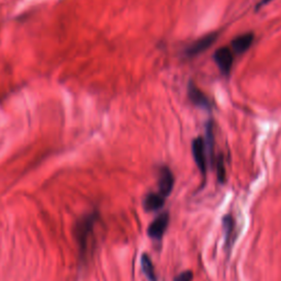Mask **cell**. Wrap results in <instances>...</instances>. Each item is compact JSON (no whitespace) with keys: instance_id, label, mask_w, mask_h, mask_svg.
Returning a JSON list of instances; mask_svg holds the SVG:
<instances>
[{"instance_id":"obj_1","label":"cell","mask_w":281,"mask_h":281,"mask_svg":"<svg viewBox=\"0 0 281 281\" xmlns=\"http://www.w3.org/2000/svg\"><path fill=\"white\" fill-rule=\"evenodd\" d=\"M98 221L97 212H92L82 216L75 226V238L78 243L80 257L85 258L89 250L96 223Z\"/></svg>"},{"instance_id":"obj_2","label":"cell","mask_w":281,"mask_h":281,"mask_svg":"<svg viewBox=\"0 0 281 281\" xmlns=\"http://www.w3.org/2000/svg\"><path fill=\"white\" fill-rule=\"evenodd\" d=\"M170 213L164 212L162 213L160 216H157L155 220L150 223V226H148V235L152 238L160 240L164 236L166 230L168 228V224H170Z\"/></svg>"},{"instance_id":"obj_3","label":"cell","mask_w":281,"mask_h":281,"mask_svg":"<svg viewBox=\"0 0 281 281\" xmlns=\"http://www.w3.org/2000/svg\"><path fill=\"white\" fill-rule=\"evenodd\" d=\"M192 155L200 172L204 175L206 172V142L201 138H196L192 142Z\"/></svg>"},{"instance_id":"obj_4","label":"cell","mask_w":281,"mask_h":281,"mask_svg":"<svg viewBox=\"0 0 281 281\" xmlns=\"http://www.w3.org/2000/svg\"><path fill=\"white\" fill-rule=\"evenodd\" d=\"M218 38L216 33H210V34L204 36V38H199L196 42H194L189 48L186 50V56L188 58H194L196 55L201 54L204 50L209 48L213 43L216 42Z\"/></svg>"},{"instance_id":"obj_5","label":"cell","mask_w":281,"mask_h":281,"mask_svg":"<svg viewBox=\"0 0 281 281\" xmlns=\"http://www.w3.org/2000/svg\"><path fill=\"white\" fill-rule=\"evenodd\" d=\"M214 60L223 74H230L233 65V53L228 48H220L214 54Z\"/></svg>"},{"instance_id":"obj_6","label":"cell","mask_w":281,"mask_h":281,"mask_svg":"<svg viewBox=\"0 0 281 281\" xmlns=\"http://www.w3.org/2000/svg\"><path fill=\"white\" fill-rule=\"evenodd\" d=\"M174 184H175V178L174 174L170 168L164 166L160 170V179H158V186H160V194H162L164 198H167L172 194Z\"/></svg>"},{"instance_id":"obj_7","label":"cell","mask_w":281,"mask_h":281,"mask_svg":"<svg viewBox=\"0 0 281 281\" xmlns=\"http://www.w3.org/2000/svg\"><path fill=\"white\" fill-rule=\"evenodd\" d=\"M188 96L191 100V102H194L196 106H200V108L204 109H210V101L208 99L206 96L202 92L200 89L194 86L192 82L189 84L188 86Z\"/></svg>"},{"instance_id":"obj_8","label":"cell","mask_w":281,"mask_h":281,"mask_svg":"<svg viewBox=\"0 0 281 281\" xmlns=\"http://www.w3.org/2000/svg\"><path fill=\"white\" fill-rule=\"evenodd\" d=\"M223 230H224V238H226V248L230 250L232 248L235 238V221L232 216H223Z\"/></svg>"},{"instance_id":"obj_9","label":"cell","mask_w":281,"mask_h":281,"mask_svg":"<svg viewBox=\"0 0 281 281\" xmlns=\"http://www.w3.org/2000/svg\"><path fill=\"white\" fill-rule=\"evenodd\" d=\"M254 42V34L252 33H245L238 38H235L232 42L233 50L235 53H244L250 48V46Z\"/></svg>"},{"instance_id":"obj_10","label":"cell","mask_w":281,"mask_h":281,"mask_svg":"<svg viewBox=\"0 0 281 281\" xmlns=\"http://www.w3.org/2000/svg\"><path fill=\"white\" fill-rule=\"evenodd\" d=\"M165 199L166 198H164V196L160 194H148L144 199L145 210L148 212L160 210L165 204Z\"/></svg>"},{"instance_id":"obj_11","label":"cell","mask_w":281,"mask_h":281,"mask_svg":"<svg viewBox=\"0 0 281 281\" xmlns=\"http://www.w3.org/2000/svg\"><path fill=\"white\" fill-rule=\"evenodd\" d=\"M140 265H142L143 272L145 274L146 278L148 281H157V277L155 274V268L153 266V262H152L150 258L148 257V254H143L142 258H140Z\"/></svg>"},{"instance_id":"obj_12","label":"cell","mask_w":281,"mask_h":281,"mask_svg":"<svg viewBox=\"0 0 281 281\" xmlns=\"http://www.w3.org/2000/svg\"><path fill=\"white\" fill-rule=\"evenodd\" d=\"M216 170L218 180L220 182H226V165H224V160H223L222 155L218 156L216 160Z\"/></svg>"},{"instance_id":"obj_13","label":"cell","mask_w":281,"mask_h":281,"mask_svg":"<svg viewBox=\"0 0 281 281\" xmlns=\"http://www.w3.org/2000/svg\"><path fill=\"white\" fill-rule=\"evenodd\" d=\"M194 274L190 270L184 272L182 274H178V276L175 278V281H192Z\"/></svg>"}]
</instances>
